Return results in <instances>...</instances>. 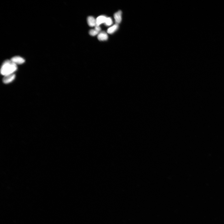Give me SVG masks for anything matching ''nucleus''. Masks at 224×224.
I'll return each mask as SVG.
<instances>
[{
	"mask_svg": "<svg viewBox=\"0 0 224 224\" xmlns=\"http://www.w3.org/2000/svg\"><path fill=\"white\" fill-rule=\"evenodd\" d=\"M17 70V65L11 60H7L3 63L1 68V72L2 75L4 76L14 73Z\"/></svg>",
	"mask_w": 224,
	"mask_h": 224,
	"instance_id": "1",
	"label": "nucleus"
},
{
	"mask_svg": "<svg viewBox=\"0 0 224 224\" xmlns=\"http://www.w3.org/2000/svg\"><path fill=\"white\" fill-rule=\"evenodd\" d=\"M15 75L11 74L4 76L3 79V82L5 84H8L13 82L15 78Z\"/></svg>",
	"mask_w": 224,
	"mask_h": 224,
	"instance_id": "2",
	"label": "nucleus"
},
{
	"mask_svg": "<svg viewBox=\"0 0 224 224\" xmlns=\"http://www.w3.org/2000/svg\"><path fill=\"white\" fill-rule=\"evenodd\" d=\"M11 61L16 65L23 64L25 62L24 59L19 56H15L13 57L11 59Z\"/></svg>",
	"mask_w": 224,
	"mask_h": 224,
	"instance_id": "3",
	"label": "nucleus"
},
{
	"mask_svg": "<svg viewBox=\"0 0 224 224\" xmlns=\"http://www.w3.org/2000/svg\"><path fill=\"white\" fill-rule=\"evenodd\" d=\"M122 12L119 11L115 13L114 15V18L115 20L116 24H118L121 22L122 21Z\"/></svg>",
	"mask_w": 224,
	"mask_h": 224,
	"instance_id": "4",
	"label": "nucleus"
},
{
	"mask_svg": "<svg viewBox=\"0 0 224 224\" xmlns=\"http://www.w3.org/2000/svg\"><path fill=\"white\" fill-rule=\"evenodd\" d=\"M107 18V17L104 16L99 17L96 20V25L99 26L101 24L105 23Z\"/></svg>",
	"mask_w": 224,
	"mask_h": 224,
	"instance_id": "5",
	"label": "nucleus"
},
{
	"mask_svg": "<svg viewBox=\"0 0 224 224\" xmlns=\"http://www.w3.org/2000/svg\"><path fill=\"white\" fill-rule=\"evenodd\" d=\"M97 38L99 41H104L107 40L108 37L107 34L106 32H102L99 34Z\"/></svg>",
	"mask_w": 224,
	"mask_h": 224,
	"instance_id": "6",
	"label": "nucleus"
},
{
	"mask_svg": "<svg viewBox=\"0 0 224 224\" xmlns=\"http://www.w3.org/2000/svg\"><path fill=\"white\" fill-rule=\"evenodd\" d=\"M88 23L89 26L91 27L95 26L96 25V20L92 16H89L87 19Z\"/></svg>",
	"mask_w": 224,
	"mask_h": 224,
	"instance_id": "7",
	"label": "nucleus"
},
{
	"mask_svg": "<svg viewBox=\"0 0 224 224\" xmlns=\"http://www.w3.org/2000/svg\"><path fill=\"white\" fill-rule=\"evenodd\" d=\"M118 27V25L117 24H116L113 25V26L108 29L107 30V33L109 34H111L115 32Z\"/></svg>",
	"mask_w": 224,
	"mask_h": 224,
	"instance_id": "8",
	"label": "nucleus"
},
{
	"mask_svg": "<svg viewBox=\"0 0 224 224\" xmlns=\"http://www.w3.org/2000/svg\"><path fill=\"white\" fill-rule=\"evenodd\" d=\"M113 23L112 19L110 18H107L105 23L106 25L107 26L111 25Z\"/></svg>",
	"mask_w": 224,
	"mask_h": 224,
	"instance_id": "9",
	"label": "nucleus"
},
{
	"mask_svg": "<svg viewBox=\"0 0 224 224\" xmlns=\"http://www.w3.org/2000/svg\"><path fill=\"white\" fill-rule=\"evenodd\" d=\"M99 32L94 30H91L89 32L90 35L92 36H95L98 34Z\"/></svg>",
	"mask_w": 224,
	"mask_h": 224,
	"instance_id": "10",
	"label": "nucleus"
},
{
	"mask_svg": "<svg viewBox=\"0 0 224 224\" xmlns=\"http://www.w3.org/2000/svg\"><path fill=\"white\" fill-rule=\"evenodd\" d=\"M95 30L98 32H99L101 30V28L99 26L96 25L95 26Z\"/></svg>",
	"mask_w": 224,
	"mask_h": 224,
	"instance_id": "11",
	"label": "nucleus"
}]
</instances>
